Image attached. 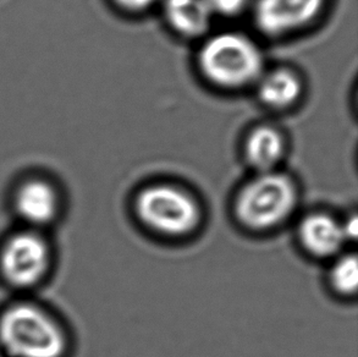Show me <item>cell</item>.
Wrapping results in <instances>:
<instances>
[{"label":"cell","mask_w":358,"mask_h":357,"mask_svg":"<svg viewBox=\"0 0 358 357\" xmlns=\"http://www.w3.org/2000/svg\"><path fill=\"white\" fill-rule=\"evenodd\" d=\"M165 18L186 37H199L209 29L214 15L206 0H165Z\"/></svg>","instance_id":"obj_10"},{"label":"cell","mask_w":358,"mask_h":357,"mask_svg":"<svg viewBox=\"0 0 358 357\" xmlns=\"http://www.w3.org/2000/svg\"><path fill=\"white\" fill-rule=\"evenodd\" d=\"M258 96L271 108H287L297 102L302 94V81L290 69H275L263 73L257 83Z\"/></svg>","instance_id":"obj_11"},{"label":"cell","mask_w":358,"mask_h":357,"mask_svg":"<svg viewBox=\"0 0 358 357\" xmlns=\"http://www.w3.org/2000/svg\"><path fill=\"white\" fill-rule=\"evenodd\" d=\"M302 246L315 257L335 256L348 241L343 222L327 213H312L302 219L299 227Z\"/></svg>","instance_id":"obj_8"},{"label":"cell","mask_w":358,"mask_h":357,"mask_svg":"<svg viewBox=\"0 0 358 357\" xmlns=\"http://www.w3.org/2000/svg\"><path fill=\"white\" fill-rule=\"evenodd\" d=\"M137 218L147 229L166 237H184L202 222V208L192 193L171 183L142 188L135 200Z\"/></svg>","instance_id":"obj_5"},{"label":"cell","mask_w":358,"mask_h":357,"mask_svg":"<svg viewBox=\"0 0 358 357\" xmlns=\"http://www.w3.org/2000/svg\"><path fill=\"white\" fill-rule=\"evenodd\" d=\"M63 193L53 180L29 175L15 183L10 192V207L20 227L47 232L63 212Z\"/></svg>","instance_id":"obj_6"},{"label":"cell","mask_w":358,"mask_h":357,"mask_svg":"<svg viewBox=\"0 0 358 357\" xmlns=\"http://www.w3.org/2000/svg\"><path fill=\"white\" fill-rule=\"evenodd\" d=\"M117 4L131 11H141L150 8L155 0H115Z\"/></svg>","instance_id":"obj_14"},{"label":"cell","mask_w":358,"mask_h":357,"mask_svg":"<svg viewBox=\"0 0 358 357\" xmlns=\"http://www.w3.org/2000/svg\"><path fill=\"white\" fill-rule=\"evenodd\" d=\"M70 334L53 309L29 298L0 309V353L4 357H68Z\"/></svg>","instance_id":"obj_1"},{"label":"cell","mask_w":358,"mask_h":357,"mask_svg":"<svg viewBox=\"0 0 358 357\" xmlns=\"http://www.w3.org/2000/svg\"><path fill=\"white\" fill-rule=\"evenodd\" d=\"M199 65L204 78L225 88H246L258 83L264 73L261 49L238 32L209 37L199 50Z\"/></svg>","instance_id":"obj_2"},{"label":"cell","mask_w":358,"mask_h":357,"mask_svg":"<svg viewBox=\"0 0 358 357\" xmlns=\"http://www.w3.org/2000/svg\"><path fill=\"white\" fill-rule=\"evenodd\" d=\"M248 0H206L209 9L213 15H233L241 13L245 9Z\"/></svg>","instance_id":"obj_13"},{"label":"cell","mask_w":358,"mask_h":357,"mask_svg":"<svg viewBox=\"0 0 358 357\" xmlns=\"http://www.w3.org/2000/svg\"><path fill=\"white\" fill-rule=\"evenodd\" d=\"M299 192L294 180L278 170L257 173L242 186L234 209L238 222L255 232L279 227L295 212Z\"/></svg>","instance_id":"obj_3"},{"label":"cell","mask_w":358,"mask_h":357,"mask_svg":"<svg viewBox=\"0 0 358 357\" xmlns=\"http://www.w3.org/2000/svg\"><path fill=\"white\" fill-rule=\"evenodd\" d=\"M285 155V140L271 126H258L245 142L246 160L257 173L274 172Z\"/></svg>","instance_id":"obj_9"},{"label":"cell","mask_w":358,"mask_h":357,"mask_svg":"<svg viewBox=\"0 0 358 357\" xmlns=\"http://www.w3.org/2000/svg\"><path fill=\"white\" fill-rule=\"evenodd\" d=\"M327 0H257L255 24L268 37H284L320 16Z\"/></svg>","instance_id":"obj_7"},{"label":"cell","mask_w":358,"mask_h":357,"mask_svg":"<svg viewBox=\"0 0 358 357\" xmlns=\"http://www.w3.org/2000/svg\"><path fill=\"white\" fill-rule=\"evenodd\" d=\"M53 268L54 248L47 232L19 225L0 241V279L10 289H37Z\"/></svg>","instance_id":"obj_4"},{"label":"cell","mask_w":358,"mask_h":357,"mask_svg":"<svg viewBox=\"0 0 358 357\" xmlns=\"http://www.w3.org/2000/svg\"><path fill=\"white\" fill-rule=\"evenodd\" d=\"M330 283L340 294H355L358 284L357 257L355 255L340 257L330 270Z\"/></svg>","instance_id":"obj_12"}]
</instances>
